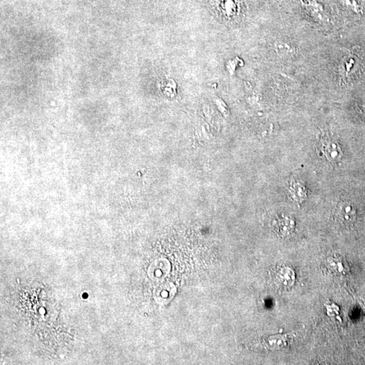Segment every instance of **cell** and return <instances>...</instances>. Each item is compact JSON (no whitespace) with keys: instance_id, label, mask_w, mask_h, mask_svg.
Masks as SVG:
<instances>
[{"instance_id":"1","label":"cell","mask_w":365,"mask_h":365,"mask_svg":"<svg viewBox=\"0 0 365 365\" xmlns=\"http://www.w3.org/2000/svg\"><path fill=\"white\" fill-rule=\"evenodd\" d=\"M323 151L327 159L332 162H336L340 160L342 157V151L340 146L335 140L326 139L322 141Z\"/></svg>"},{"instance_id":"2","label":"cell","mask_w":365,"mask_h":365,"mask_svg":"<svg viewBox=\"0 0 365 365\" xmlns=\"http://www.w3.org/2000/svg\"><path fill=\"white\" fill-rule=\"evenodd\" d=\"M300 2L308 14L319 19L324 18V7L319 1L316 0H300Z\"/></svg>"},{"instance_id":"3","label":"cell","mask_w":365,"mask_h":365,"mask_svg":"<svg viewBox=\"0 0 365 365\" xmlns=\"http://www.w3.org/2000/svg\"><path fill=\"white\" fill-rule=\"evenodd\" d=\"M338 215L342 221L345 223L351 224L355 221L357 212L352 204L349 202H344L339 207Z\"/></svg>"},{"instance_id":"4","label":"cell","mask_w":365,"mask_h":365,"mask_svg":"<svg viewBox=\"0 0 365 365\" xmlns=\"http://www.w3.org/2000/svg\"><path fill=\"white\" fill-rule=\"evenodd\" d=\"M279 280L283 285L290 286L295 280V275L293 270L288 267H282L278 273Z\"/></svg>"},{"instance_id":"5","label":"cell","mask_w":365,"mask_h":365,"mask_svg":"<svg viewBox=\"0 0 365 365\" xmlns=\"http://www.w3.org/2000/svg\"><path fill=\"white\" fill-rule=\"evenodd\" d=\"M277 49L278 52L280 56H285V57H291L295 53V47L292 44H288L287 42L281 41L277 44Z\"/></svg>"},{"instance_id":"6","label":"cell","mask_w":365,"mask_h":365,"mask_svg":"<svg viewBox=\"0 0 365 365\" xmlns=\"http://www.w3.org/2000/svg\"><path fill=\"white\" fill-rule=\"evenodd\" d=\"M292 196L297 201H302L306 198V191L304 185L299 182H294L291 185Z\"/></svg>"},{"instance_id":"7","label":"cell","mask_w":365,"mask_h":365,"mask_svg":"<svg viewBox=\"0 0 365 365\" xmlns=\"http://www.w3.org/2000/svg\"><path fill=\"white\" fill-rule=\"evenodd\" d=\"M268 344L273 349H282L287 345V338L284 336H272L268 340Z\"/></svg>"},{"instance_id":"8","label":"cell","mask_w":365,"mask_h":365,"mask_svg":"<svg viewBox=\"0 0 365 365\" xmlns=\"http://www.w3.org/2000/svg\"><path fill=\"white\" fill-rule=\"evenodd\" d=\"M175 290L174 286L172 284H165V290H161L160 292V296L165 299V302L172 299L173 295H175Z\"/></svg>"},{"instance_id":"9","label":"cell","mask_w":365,"mask_h":365,"mask_svg":"<svg viewBox=\"0 0 365 365\" xmlns=\"http://www.w3.org/2000/svg\"><path fill=\"white\" fill-rule=\"evenodd\" d=\"M343 1L346 6L351 7L356 12L358 13L361 12V7L359 6L357 1H356V0H343Z\"/></svg>"}]
</instances>
